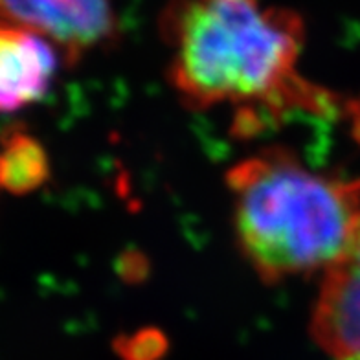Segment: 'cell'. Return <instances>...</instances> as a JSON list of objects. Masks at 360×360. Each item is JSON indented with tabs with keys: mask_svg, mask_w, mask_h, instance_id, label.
Listing matches in <instances>:
<instances>
[{
	"mask_svg": "<svg viewBox=\"0 0 360 360\" xmlns=\"http://www.w3.org/2000/svg\"><path fill=\"white\" fill-rule=\"evenodd\" d=\"M61 53L26 30L0 26V114L37 103L52 86Z\"/></svg>",
	"mask_w": 360,
	"mask_h": 360,
	"instance_id": "cell-5",
	"label": "cell"
},
{
	"mask_svg": "<svg viewBox=\"0 0 360 360\" xmlns=\"http://www.w3.org/2000/svg\"><path fill=\"white\" fill-rule=\"evenodd\" d=\"M50 175L44 147L22 131H11L0 140V190L26 195L39 190Z\"/></svg>",
	"mask_w": 360,
	"mask_h": 360,
	"instance_id": "cell-6",
	"label": "cell"
},
{
	"mask_svg": "<svg viewBox=\"0 0 360 360\" xmlns=\"http://www.w3.org/2000/svg\"><path fill=\"white\" fill-rule=\"evenodd\" d=\"M311 337L333 360H360V221L349 245L323 272Z\"/></svg>",
	"mask_w": 360,
	"mask_h": 360,
	"instance_id": "cell-4",
	"label": "cell"
},
{
	"mask_svg": "<svg viewBox=\"0 0 360 360\" xmlns=\"http://www.w3.org/2000/svg\"><path fill=\"white\" fill-rule=\"evenodd\" d=\"M171 86L193 110L230 107L250 136L294 112L338 116L335 92L300 74L305 26L263 0H175L164 13Z\"/></svg>",
	"mask_w": 360,
	"mask_h": 360,
	"instance_id": "cell-1",
	"label": "cell"
},
{
	"mask_svg": "<svg viewBox=\"0 0 360 360\" xmlns=\"http://www.w3.org/2000/svg\"><path fill=\"white\" fill-rule=\"evenodd\" d=\"M0 26L43 37L74 65L114 43L118 19L114 0H0Z\"/></svg>",
	"mask_w": 360,
	"mask_h": 360,
	"instance_id": "cell-3",
	"label": "cell"
},
{
	"mask_svg": "<svg viewBox=\"0 0 360 360\" xmlns=\"http://www.w3.org/2000/svg\"><path fill=\"white\" fill-rule=\"evenodd\" d=\"M236 243L263 283L326 272L360 221V179L314 169L269 147L226 173Z\"/></svg>",
	"mask_w": 360,
	"mask_h": 360,
	"instance_id": "cell-2",
	"label": "cell"
}]
</instances>
